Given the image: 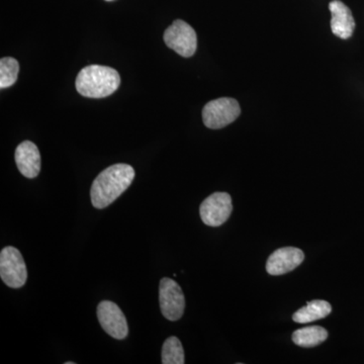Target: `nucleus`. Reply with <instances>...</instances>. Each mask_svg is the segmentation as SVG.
I'll return each instance as SVG.
<instances>
[{
    "mask_svg": "<svg viewBox=\"0 0 364 364\" xmlns=\"http://www.w3.org/2000/svg\"><path fill=\"white\" fill-rule=\"evenodd\" d=\"M164 42L170 49L177 54L189 58L193 56L198 47V38L193 26L186 21L177 20L165 31Z\"/></svg>",
    "mask_w": 364,
    "mask_h": 364,
    "instance_id": "nucleus-5",
    "label": "nucleus"
},
{
    "mask_svg": "<svg viewBox=\"0 0 364 364\" xmlns=\"http://www.w3.org/2000/svg\"><path fill=\"white\" fill-rule=\"evenodd\" d=\"M121 77L111 67L90 65L79 72L76 90L81 95L90 98L109 97L119 88Z\"/></svg>",
    "mask_w": 364,
    "mask_h": 364,
    "instance_id": "nucleus-2",
    "label": "nucleus"
},
{
    "mask_svg": "<svg viewBox=\"0 0 364 364\" xmlns=\"http://www.w3.org/2000/svg\"><path fill=\"white\" fill-rule=\"evenodd\" d=\"M332 312V306L328 301L315 299L294 314L293 320L299 324H306L314 321L328 317Z\"/></svg>",
    "mask_w": 364,
    "mask_h": 364,
    "instance_id": "nucleus-12",
    "label": "nucleus"
},
{
    "mask_svg": "<svg viewBox=\"0 0 364 364\" xmlns=\"http://www.w3.org/2000/svg\"><path fill=\"white\" fill-rule=\"evenodd\" d=\"M97 318L102 329L112 338L123 340L128 336L127 318L117 304L109 301H100L97 306Z\"/></svg>",
    "mask_w": 364,
    "mask_h": 364,
    "instance_id": "nucleus-8",
    "label": "nucleus"
},
{
    "mask_svg": "<svg viewBox=\"0 0 364 364\" xmlns=\"http://www.w3.org/2000/svg\"><path fill=\"white\" fill-rule=\"evenodd\" d=\"M75 363H71V361H68V363H65V364H74Z\"/></svg>",
    "mask_w": 364,
    "mask_h": 364,
    "instance_id": "nucleus-16",
    "label": "nucleus"
},
{
    "mask_svg": "<svg viewBox=\"0 0 364 364\" xmlns=\"http://www.w3.org/2000/svg\"><path fill=\"white\" fill-rule=\"evenodd\" d=\"M135 178V170L129 164L112 165L98 174L91 186L93 207L105 208L123 195Z\"/></svg>",
    "mask_w": 364,
    "mask_h": 364,
    "instance_id": "nucleus-1",
    "label": "nucleus"
},
{
    "mask_svg": "<svg viewBox=\"0 0 364 364\" xmlns=\"http://www.w3.org/2000/svg\"><path fill=\"white\" fill-rule=\"evenodd\" d=\"M241 109L234 98L222 97L212 100L203 109V121L208 129L225 128L240 116Z\"/></svg>",
    "mask_w": 364,
    "mask_h": 364,
    "instance_id": "nucleus-3",
    "label": "nucleus"
},
{
    "mask_svg": "<svg viewBox=\"0 0 364 364\" xmlns=\"http://www.w3.org/2000/svg\"><path fill=\"white\" fill-rule=\"evenodd\" d=\"M328 338V331L320 326H310L296 330L293 334V341L298 346L311 348L318 346Z\"/></svg>",
    "mask_w": 364,
    "mask_h": 364,
    "instance_id": "nucleus-13",
    "label": "nucleus"
},
{
    "mask_svg": "<svg viewBox=\"0 0 364 364\" xmlns=\"http://www.w3.org/2000/svg\"><path fill=\"white\" fill-rule=\"evenodd\" d=\"M16 166L23 176L35 178L41 170V154L37 146L31 141H25L16 148L14 154Z\"/></svg>",
    "mask_w": 364,
    "mask_h": 364,
    "instance_id": "nucleus-10",
    "label": "nucleus"
},
{
    "mask_svg": "<svg viewBox=\"0 0 364 364\" xmlns=\"http://www.w3.org/2000/svg\"><path fill=\"white\" fill-rule=\"evenodd\" d=\"M233 210L232 198L227 193H215L203 200L200 218L207 226L219 227L229 219Z\"/></svg>",
    "mask_w": 364,
    "mask_h": 364,
    "instance_id": "nucleus-7",
    "label": "nucleus"
},
{
    "mask_svg": "<svg viewBox=\"0 0 364 364\" xmlns=\"http://www.w3.org/2000/svg\"><path fill=\"white\" fill-rule=\"evenodd\" d=\"M305 260V254L301 249L284 247L277 249L269 256L267 272L270 275H282L293 272Z\"/></svg>",
    "mask_w": 364,
    "mask_h": 364,
    "instance_id": "nucleus-9",
    "label": "nucleus"
},
{
    "mask_svg": "<svg viewBox=\"0 0 364 364\" xmlns=\"http://www.w3.org/2000/svg\"><path fill=\"white\" fill-rule=\"evenodd\" d=\"M161 358L163 364H184V351L181 340L176 336L165 340Z\"/></svg>",
    "mask_w": 364,
    "mask_h": 364,
    "instance_id": "nucleus-14",
    "label": "nucleus"
},
{
    "mask_svg": "<svg viewBox=\"0 0 364 364\" xmlns=\"http://www.w3.org/2000/svg\"><path fill=\"white\" fill-rule=\"evenodd\" d=\"M20 64L16 59L6 57L0 60V87L7 88L16 82Z\"/></svg>",
    "mask_w": 364,
    "mask_h": 364,
    "instance_id": "nucleus-15",
    "label": "nucleus"
},
{
    "mask_svg": "<svg viewBox=\"0 0 364 364\" xmlns=\"http://www.w3.org/2000/svg\"><path fill=\"white\" fill-rule=\"evenodd\" d=\"M329 9L331 11V30L340 39H349L353 35L355 21L350 9L340 0L330 2Z\"/></svg>",
    "mask_w": 364,
    "mask_h": 364,
    "instance_id": "nucleus-11",
    "label": "nucleus"
},
{
    "mask_svg": "<svg viewBox=\"0 0 364 364\" xmlns=\"http://www.w3.org/2000/svg\"><path fill=\"white\" fill-rule=\"evenodd\" d=\"M159 303L162 315L169 321H178L186 309V299L176 280L164 277L160 282Z\"/></svg>",
    "mask_w": 364,
    "mask_h": 364,
    "instance_id": "nucleus-6",
    "label": "nucleus"
},
{
    "mask_svg": "<svg viewBox=\"0 0 364 364\" xmlns=\"http://www.w3.org/2000/svg\"><path fill=\"white\" fill-rule=\"evenodd\" d=\"M0 277L7 287L13 289H20L26 284V262L20 251L13 246L4 247L0 253Z\"/></svg>",
    "mask_w": 364,
    "mask_h": 364,
    "instance_id": "nucleus-4",
    "label": "nucleus"
}]
</instances>
